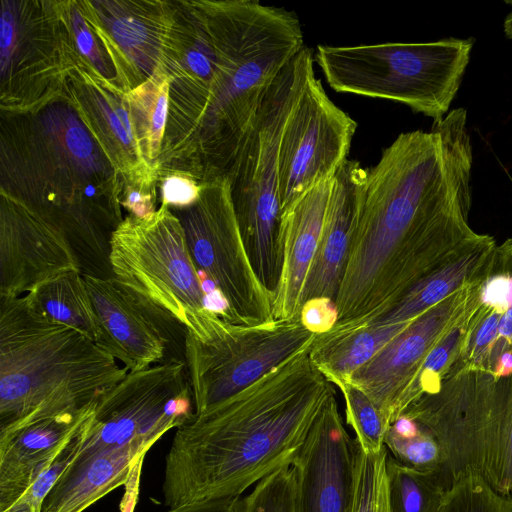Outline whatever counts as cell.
<instances>
[{
  "label": "cell",
  "instance_id": "7",
  "mask_svg": "<svg viewBox=\"0 0 512 512\" xmlns=\"http://www.w3.org/2000/svg\"><path fill=\"white\" fill-rule=\"evenodd\" d=\"M475 38L422 43L318 45L315 60L336 92L392 100L437 122L449 112Z\"/></svg>",
  "mask_w": 512,
  "mask_h": 512
},
{
  "label": "cell",
  "instance_id": "20",
  "mask_svg": "<svg viewBox=\"0 0 512 512\" xmlns=\"http://www.w3.org/2000/svg\"><path fill=\"white\" fill-rule=\"evenodd\" d=\"M155 439H136L124 446L70 464L45 497L41 512H83L120 486L144 461Z\"/></svg>",
  "mask_w": 512,
  "mask_h": 512
},
{
  "label": "cell",
  "instance_id": "12",
  "mask_svg": "<svg viewBox=\"0 0 512 512\" xmlns=\"http://www.w3.org/2000/svg\"><path fill=\"white\" fill-rule=\"evenodd\" d=\"M357 123L328 97L312 73L284 127L279 153L281 212L334 178L347 160Z\"/></svg>",
  "mask_w": 512,
  "mask_h": 512
},
{
  "label": "cell",
  "instance_id": "19",
  "mask_svg": "<svg viewBox=\"0 0 512 512\" xmlns=\"http://www.w3.org/2000/svg\"><path fill=\"white\" fill-rule=\"evenodd\" d=\"M333 178L306 191L281 212V273L273 301L275 320L299 316L302 294L315 258Z\"/></svg>",
  "mask_w": 512,
  "mask_h": 512
},
{
  "label": "cell",
  "instance_id": "30",
  "mask_svg": "<svg viewBox=\"0 0 512 512\" xmlns=\"http://www.w3.org/2000/svg\"><path fill=\"white\" fill-rule=\"evenodd\" d=\"M243 512H296L294 466H283L260 480L243 497Z\"/></svg>",
  "mask_w": 512,
  "mask_h": 512
},
{
  "label": "cell",
  "instance_id": "33",
  "mask_svg": "<svg viewBox=\"0 0 512 512\" xmlns=\"http://www.w3.org/2000/svg\"><path fill=\"white\" fill-rule=\"evenodd\" d=\"M200 191L192 181L179 176L167 178L162 186L164 202L179 207H189L195 203Z\"/></svg>",
  "mask_w": 512,
  "mask_h": 512
},
{
  "label": "cell",
  "instance_id": "23",
  "mask_svg": "<svg viewBox=\"0 0 512 512\" xmlns=\"http://www.w3.org/2000/svg\"><path fill=\"white\" fill-rule=\"evenodd\" d=\"M27 295L52 320L77 330L96 344L99 342V319L81 271L64 273Z\"/></svg>",
  "mask_w": 512,
  "mask_h": 512
},
{
  "label": "cell",
  "instance_id": "27",
  "mask_svg": "<svg viewBox=\"0 0 512 512\" xmlns=\"http://www.w3.org/2000/svg\"><path fill=\"white\" fill-rule=\"evenodd\" d=\"M387 456L386 447L377 453H366L358 446L352 512H391L386 470Z\"/></svg>",
  "mask_w": 512,
  "mask_h": 512
},
{
  "label": "cell",
  "instance_id": "1",
  "mask_svg": "<svg viewBox=\"0 0 512 512\" xmlns=\"http://www.w3.org/2000/svg\"><path fill=\"white\" fill-rule=\"evenodd\" d=\"M467 111L401 133L368 170L333 328L365 325L481 238L468 224L473 153ZM332 328V329H333Z\"/></svg>",
  "mask_w": 512,
  "mask_h": 512
},
{
  "label": "cell",
  "instance_id": "29",
  "mask_svg": "<svg viewBox=\"0 0 512 512\" xmlns=\"http://www.w3.org/2000/svg\"><path fill=\"white\" fill-rule=\"evenodd\" d=\"M384 445L400 463L420 472L442 473L445 476L443 449L437 438L423 426L420 425L419 432L411 437H401L388 429Z\"/></svg>",
  "mask_w": 512,
  "mask_h": 512
},
{
  "label": "cell",
  "instance_id": "34",
  "mask_svg": "<svg viewBox=\"0 0 512 512\" xmlns=\"http://www.w3.org/2000/svg\"><path fill=\"white\" fill-rule=\"evenodd\" d=\"M65 142L70 153L83 166H89L93 157V145L86 130L72 117L67 121Z\"/></svg>",
  "mask_w": 512,
  "mask_h": 512
},
{
  "label": "cell",
  "instance_id": "9",
  "mask_svg": "<svg viewBox=\"0 0 512 512\" xmlns=\"http://www.w3.org/2000/svg\"><path fill=\"white\" fill-rule=\"evenodd\" d=\"M179 220L203 283L224 303L225 320L243 326L273 321V297L251 264L228 180L210 181Z\"/></svg>",
  "mask_w": 512,
  "mask_h": 512
},
{
  "label": "cell",
  "instance_id": "14",
  "mask_svg": "<svg viewBox=\"0 0 512 512\" xmlns=\"http://www.w3.org/2000/svg\"><path fill=\"white\" fill-rule=\"evenodd\" d=\"M357 450L356 440L344 427L334 393L292 463L296 512H352Z\"/></svg>",
  "mask_w": 512,
  "mask_h": 512
},
{
  "label": "cell",
  "instance_id": "36",
  "mask_svg": "<svg viewBox=\"0 0 512 512\" xmlns=\"http://www.w3.org/2000/svg\"><path fill=\"white\" fill-rule=\"evenodd\" d=\"M166 512H243V498L234 496L205 500L169 508Z\"/></svg>",
  "mask_w": 512,
  "mask_h": 512
},
{
  "label": "cell",
  "instance_id": "5",
  "mask_svg": "<svg viewBox=\"0 0 512 512\" xmlns=\"http://www.w3.org/2000/svg\"><path fill=\"white\" fill-rule=\"evenodd\" d=\"M109 261L112 277L173 333L207 342L233 325L210 310L182 224L165 207L122 221L111 235Z\"/></svg>",
  "mask_w": 512,
  "mask_h": 512
},
{
  "label": "cell",
  "instance_id": "40",
  "mask_svg": "<svg viewBox=\"0 0 512 512\" xmlns=\"http://www.w3.org/2000/svg\"><path fill=\"white\" fill-rule=\"evenodd\" d=\"M14 38V20L8 10H4L1 17V63L2 71L9 61Z\"/></svg>",
  "mask_w": 512,
  "mask_h": 512
},
{
  "label": "cell",
  "instance_id": "38",
  "mask_svg": "<svg viewBox=\"0 0 512 512\" xmlns=\"http://www.w3.org/2000/svg\"><path fill=\"white\" fill-rule=\"evenodd\" d=\"M72 26L79 50L93 63L97 64L98 68H101V62L95 50L93 37L87 29L83 18L77 11H74L72 14Z\"/></svg>",
  "mask_w": 512,
  "mask_h": 512
},
{
  "label": "cell",
  "instance_id": "24",
  "mask_svg": "<svg viewBox=\"0 0 512 512\" xmlns=\"http://www.w3.org/2000/svg\"><path fill=\"white\" fill-rule=\"evenodd\" d=\"M388 495L391 512H440L451 488L442 473H424L388 453Z\"/></svg>",
  "mask_w": 512,
  "mask_h": 512
},
{
  "label": "cell",
  "instance_id": "3",
  "mask_svg": "<svg viewBox=\"0 0 512 512\" xmlns=\"http://www.w3.org/2000/svg\"><path fill=\"white\" fill-rule=\"evenodd\" d=\"M127 374L91 339L39 311L27 294L0 298V436L83 409Z\"/></svg>",
  "mask_w": 512,
  "mask_h": 512
},
{
  "label": "cell",
  "instance_id": "41",
  "mask_svg": "<svg viewBox=\"0 0 512 512\" xmlns=\"http://www.w3.org/2000/svg\"><path fill=\"white\" fill-rule=\"evenodd\" d=\"M98 103L100 109L102 110L103 114L107 119L110 128L112 129L116 137L125 145H130L132 138L127 133L117 113L113 111L111 107L108 105V103L104 101L102 98L98 99Z\"/></svg>",
  "mask_w": 512,
  "mask_h": 512
},
{
  "label": "cell",
  "instance_id": "37",
  "mask_svg": "<svg viewBox=\"0 0 512 512\" xmlns=\"http://www.w3.org/2000/svg\"><path fill=\"white\" fill-rule=\"evenodd\" d=\"M167 88L164 84L160 89L152 107H147L148 113L146 116L149 118L147 123L148 133L154 145L160 140L167 115Z\"/></svg>",
  "mask_w": 512,
  "mask_h": 512
},
{
  "label": "cell",
  "instance_id": "39",
  "mask_svg": "<svg viewBox=\"0 0 512 512\" xmlns=\"http://www.w3.org/2000/svg\"><path fill=\"white\" fill-rule=\"evenodd\" d=\"M142 466L143 461L136 466L129 481L124 486L125 491L119 506L120 512H134L139 494Z\"/></svg>",
  "mask_w": 512,
  "mask_h": 512
},
{
  "label": "cell",
  "instance_id": "2",
  "mask_svg": "<svg viewBox=\"0 0 512 512\" xmlns=\"http://www.w3.org/2000/svg\"><path fill=\"white\" fill-rule=\"evenodd\" d=\"M309 347L176 429L165 460L166 506L240 496L292 465L336 393Z\"/></svg>",
  "mask_w": 512,
  "mask_h": 512
},
{
  "label": "cell",
  "instance_id": "16",
  "mask_svg": "<svg viewBox=\"0 0 512 512\" xmlns=\"http://www.w3.org/2000/svg\"><path fill=\"white\" fill-rule=\"evenodd\" d=\"M97 313L101 338L97 345L122 362L128 372L165 360L173 332L136 301L113 277L83 274Z\"/></svg>",
  "mask_w": 512,
  "mask_h": 512
},
{
  "label": "cell",
  "instance_id": "35",
  "mask_svg": "<svg viewBox=\"0 0 512 512\" xmlns=\"http://www.w3.org/2000/svg\"><path fill=\"white\" fill-rule=\"evenodd\" d=\"M112 33L121 46L132 49L142 46L148 38L145 25L133 17L115 20L112 24Z\"/></svg>",
  "mask_w": 512,
  "mask_h": 512
},
{
  "label": "cell",
  "instance_id": "17",
  "mask_svg": "<svg viewBox=\"0 0 512 512\" xmlns=\"http://www.w3.org/2000/svg\"><path fill=\"white\" fill-rule=\"evenodd\" d=\"M95 402L0 436V512L13 506L78 435Z\"/></svg>",
  "mask_w": 512,
  "mask_h": 512
},
{
  "label": "cell",
  "instance_id": "18",
  "mask_svg": "<svg viewBox=\"0 0 512 512\" xmlns=\"http://www.w3.org/2000/svg\"><path fill=\"white\" fill-rule=\"evenodd\" d=\"M367 179L368 170L359 162L348 159L335 174L319 246L304 286L302 304L315 297H327L336 302L364 201Z\"/></svg>",
  "mask_w": 512,
  "mask_h": 512
},
{
  "label": "cell",
  "instance_id": "42",
  "mask_svg": "<svg viewBox=\"0 0 512 512\" xmlns=\"http://www.w3.org/2000/svg\"><path fill=\"white\" fill-rule=\"evenodd\" d=\"M496 492L504 496L512 493V428L510 431L502 475Z\"/></svg>",
  "mask_w": 512,
  "mask_h": 512
},
{
  "label": "cell",
  "instance_id": "6",
  "mask_svg": "<svg viewBox=\"0 0 512 512\" xmlns=\"http://www.w3.org/2000/svg\"><path fill=\"white\" fill-rule=\"evenodd\" d=\"M313 54L302 50L281 70L227 176L251 264L273 299L281 273L279 153L286 122L312 73Z\"/></svg>",
  "mask_w": 512,
  "mask_h": 512
},
{
  "label": "cell",
  "instance_id": "8",
  "mask_svg": "<svg viewBox=\"0 0 512 512\" xmlns=\"http://www.w3.org/2000/svg\"><path fill=\"white\" fill-rule=\"evenodd\" d=\"M402 415L437 438L451 486L475 475L497 489L512 428V374L463 369L446 376L436 392L423 395Z\"/></svg>",
  "mask_w": 512,
  "mask_h": 512
},
{
  "label": "cell",
  "instance_id": "11",
  "mask_svg": "<svg viewBox=\"0 0 512 512\" xmlns=\"http://www.w3.org/2000/svg\"><path fill=\"white\" fill-rule=\"evenodd\" d=\"M317 335L300 317L243 326L207 342L186 332L184 361L195 414L242 391L288 358L304 351Z\"/></svg>",
  "mask_w": 512,
  "mask_h": 512
},
{
  "label": "cell",
  "instance_id": "45",
  "mask_svg": "<svg viewBox=\"0 0 512 512\" xmlns=\"http://www.w3.org/2000/svg\"><path fill=\"white\" fill-rule=\"evenodd\" d=\"M4 512H32V510L27 503L18 501Z\"/></svg>",
  "mask_w": 512,
  "mask_h": 512
},
{
  "label": "cell",
  "instance_id": "10",
  "mask_svg": "<svg viewBox=\"0 0 512 512\" xmlns=\"http://www.w3.org/2000/svg\"><path fill=\"white\" fill-rule=\"evenodd\" d=\"M195 415L186 363L169 359L128 374L101 394L88 418L71 464L136 439L159 440Z\"/></svg>",
  "mask_w": 512,
  "mask_h": 512
},
{
  "label": "cell",
  "instance_id": "31",
  "mask_svg": "<svg viewBox=\"0 0 512 512\" xmlns=\"http://www.w3.org/2000/svg\"><path fill=\"white\" fill-rule=\"evenodd\" d=\"M440 512H512V501L478 488H460L447 497Z\"/></svg>",
  "mask_w": 512,
  "mask_h": 512
},
{
  "label": "cell",
  "instance_id": "25",
  "mask_svg": "<svg viewBox=\"0 0 512 512\" xmlns=\"http://www.w3.org/2000/svg\"><path fill=\"white\" fill-rule=\"evenodd\" d=\"M478 302L479 295L456 324L429 351L401 397L400 416L423 395L434 393L440 388L463 350Z\"/></svg>",
  "mask_w": 512,
  "mask_h": 512
},
{
  "label": "cell",
  "instance_id": "44",
  "mask_svg": "<svg viewBox=\"0 0 512 512\" xmlns=\"http://www.w3.org/2000/svg\"><path fill=\"white\" fill-rule=\"evenodd\" d=\"M116 113L119 116L122 124L124 125L127 133L132 138L131 124H130L127 112L122 108H117Z\"/></svg>",
  "mask_w": 512,
  "mask_h": 512
},
{
  "label": "cell",
  "instance_id": "43",
  "mask_svg": "<svg viewBox=\"0 0 512 512\" xmlns=\"http://www.w3.org/2000/svg\"><path fill=\"white\" fill-rule=\"evenodd\" d=\"M504 2L512 7V0H505ZM503 29L506 38L512 40V10L504 19Z\"/></svg>",
  "mask_w": 512,
  "mask_h": 512
},
{
  "label": "cell",
  "instance_id": "13",
  "mask_svg": "<svg viewBox=\"0 0 512 512\" xmlns=\"http://www.w3.org/2000/svg\"><path fill=\"white\" fill-rule=\"evenodd\" d=\"M481 282L454 293L412 320L351 376L350 382L371 399L388 428L400 416L401 397L409 382L433 346L478 297Z\"/></svg>",
  "mask_w": 512,
  "mask_h": 512
},
{
  "label": "cell",
  "instance_id": "22",
  "mask_svg": "<svg viewBox=\"0 0 512 512\" xmlns=\"http://www.w3.org/2000/svg\"><path fill=\"white\" fill-rule=\"evenodd\" d=\"M410 322L333 328L315 337L309 347V357L331 384L340 387Z\"/></svg>",
  "mask_w": 512,
  "mask_h": 512
},
{
  "label": "cell",
  "instance_id": "4",
  "mask_svg": "<svg viewBox=\"0 0 512 512\" xmlns=\"http://www.w3.org/2000/svg\"><path fill=\"white\" fill-rule=\"evenodd\" d=\"M218 68L207 105L209 173L227 178L281 70L302 50L297 16L256 0L213 3L208 8Z\"/></svg>",
  "mask_w": 512,
  "mask_h": 512
},
{
  "label": "cell",
  "instance_id": "32",
  "mask_svg": "<svg viewBox=\"0 0 512 512\" xmlns=\"http://www.w3.org/2000/svg\"><path fill=\"white\" fill-rule=\"evenodd\" d=\"M299 317L306 329L321 335L329 332L338 321L336 302L327 297H315L303 302Z\"/></svg>",
  "mask_w": 512,
  "mask_h": 512
},
{
  "label": "cell",
  "instance_id": "26",
  "mask_svg": "<svg viewBox=\"0 0 512 512\" xmlns=\"http://www.w3.org/2000/svg\"><path fill=\"white\" fill-rule=\"evenodd\" d=\"M479 303L501 318L493 371L501 355L512 350V238L496 246L489 271L480 284Z\"/></svg>",
  "mask_w": 512,
  "mask_h": 512
},
{
  "label": "cell",
  "instance_id": "28",
  "mask_svg": "<svg viewBox=\"0 0 512 512\" xmlns=\"http://www.w3.org/2000/svg\"><path fill=\"white\" fill-rule=\"evenodd\" d=\"M345 403L346 422L356 435L359 448L377 453L384 445L388 427L371 399L356 385L346 382L338 387Z\"/></svg>",
  "mask_w": 512,
  "mask_h": 512
},
{
  "label": "cell",
  "instance_id": "15",
  "mask_svg": "<svg viewBox=\"0 0 512 512\" xmlns=\"http://www.w3.org/2000/svg\"><path fill=\"white\" fill-rule=\"evenodd\" d=\"M71 271H81L63 233L44 216L19 209L2 212L0 298H15Z\"/></svg>",
  "mask_w": 512,
  "mask_h": 512
},
{
  "label": "cell",
  "instance_id": "21",
  "mask_svg": "<svg viewBox=\"0 0 512 512\" xmlns=\"http://www.w3.org/2000/svg\"><path fill=\"white\" fill-rule=\"evenodd\" d=\"M496 246L492 236L482 234L415 284L391 309L367 324L412 321L454 293L481 282L489 271Z\"/></svg>",
  "mask_w": 512,
  "mask_h": 512
}]
</instances>
